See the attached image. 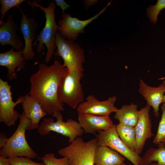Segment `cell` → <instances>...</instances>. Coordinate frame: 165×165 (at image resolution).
<instances>
[{"mask_svg":"<svg viewBox=\"0 0 165 165\" xmlns=\"http://www.w3.org/2000/svg\"><path fill=\"white\" fill-rule=\"evenodd\" d=\"M66 68L63 64L57 60L50 66L40 64L38 71L30 77L29 95L38 102L48 115L64 110V103L58 98V91Z\"/></svg>","mask_w":165,"mask_h":165,"instance_id":"cell-1","label":"cell"},{"mask_svg":"<svg viewBox=\"0 0 165 165\" xmlns=\"http://www.w3.org/2000/svg\"><path fill=\"white\" fill-rule=\"evenodd\" d=\"M28 4L33 8L35 7L39 8L45 13L46 23L42 30L38 35L33 42V47H36V51L40 53L43 49L44 45L47 48V52L45 58V61L48 63L51 60L55 50L57 48L55 36L59 30V26L55 21L54 10L57 6L55 1L50 2L47 7L39 5L36 0L33 3L27 1Z\"/></svg>","mask_w":165,"mask_h":165,"instance_id":"cell-2","label":"cell"},{"mask_svg":"<svg viewBox=\"0 0 165 165\" xmlns=\"http://www.w3.org/2000/svg\"><path fill=\"white\" fill-rule=\"evenodd\" d=\"M19 118L20 123L16 130L7 138L5 146L0 149V155L8 158H36L38 157L37 153L29 145L25 136L27 130H31V121L25 116L23 112L20 114Z\"/></svg>","mask_w":165,"mask_h":165,"instance_id":"cell-3","label":"cell"},{"mask_svg":"<svg viewBox=\"0 0 165 165\" xmlns=\"http://www.w3.org/2000/svg\"><path fill=\"white\" fill-rule=\"evenodd\" d=\"M84 71L75 69L69 72L66 68L58 87L59 100L73 109L84 101V94L80 81Z\"/></svg>","mask_w":165,"mask_h":165,"instance_id":"cell-4","label":"cell"},{"mask_svg":"<svg viewBox=\"0 0 165 165\" xmlns=\"http://www.w3.org/2000/svg\"><path fill=\"white\" fill-rule=\"evenodd\" d=\"M97 146L95 138L84 141L79 137L58 152L68 158L69 165H94V155Z\"/></svg>","mask_w":165,"mask_h":165,"instance_id":"cell-5","label":"cell"},{"mask_svg":"<svg viewBox=\"0 0 165 165\" xmlns=\"http://www.w3.org/2000/svg\"><path fill=\"white\" fill-rule=\"evenodd\" d=\"M52 116L57 119V121L55 122L51 118H43L37 129L40 135H46L54 131L68 138V142L71 143L77 137L83 135L84 130L76 121L69 118L64 122L61 112H57Z\"/></svg>","mask_w":165,"mask_h":165,"instance_id":"cell-6","label":"cell"},{"mask_svg":"<svg viewBox=\"0 0 165 165\" xmlns=\"http://www.w3.org/2000/svg\"><path fill=\"white\" fill-rule=\"evenodd\" d=\"M55 38L57 49L54 55L62 58L63 65L68 71L77 68L84 69L83 64L85 56L82 47L73 40L64 39L58 32Z\"/></svg>","mask_w":165,"mask_h":165,"instance_id":"cell-7","label":"cell"},{"mask_svg":"<svg viewBox=\"0 0 165 165\" xmlns=\"http://www.w3.org/2000/svg\"><path fill=\"white\" fill-rule=\"evenodd\" d=\"M98 146H108L128 160L133 165H141L142 158L135 151L130 149L122 141L113 124L107 130L95 134Z\"/></svg>","mask_w":165,"mask_h":165,"instance_id":"cell-8","label":"cell"},{"mask_svg":"<svg viewBox=\"0 0 165 165\" xmlns=\"http://www.w3.org/2000/svg\"><path fill=\"white\" fill-rule=\"evenodd\" d=\"M7 81L0 79V122L8 127L14 126L20 114L14 110L15 107L22 103L23 96H20L16 102L12 100L11 88Z\"/></svg>","mask_w":165,"mask_h":165,"instance_id":"cell-9","label":"cell"},{"mask_svg":"<svg viewBox=\"0 0 165 165\" xmlns=\"http://www.w3.org/2000/svg\"><path fill=\"white\" fill-rule=\"evenodd\" d=\"M111 2L96 15L87 20H82L72 17L70 13H65L62 15V18L58 22V33L65 39L76 40L79 34L84 32L86 26L97 19L106 9Z\"/></svg>","mask_w":165,"mask_h":165,"instance_id":"cell-10","label":"cell"},{"mask_svg":"<svg viewBox=\"0 0 165 165\" xmlns=\"http://www.w3.org/2000/svg\"><path fill=\"white\" fill-rule=\"evenodd\" d=\"M117 99L115 96L109 97L105 100L100 101L93 95H88L86 101L80 104L76 108L78 113H88L93 115L109 116L118 109L115 106Z\"/></svg>","mask_w":165,"mask_h":165,"instance_id":"cell-11","label":"cell"},{"mask_svg":"<svg viewBox=\"0 0 165 165\" xmlns=\"http://www.w3.org/2000/svg\"><path fill=\"white\" fill-rule=\"evenodd\" d=\"M20 10L22 17L19 29L23 35L25 42L23 56L26 60H31L36 56L33 50L32 44L38 35V25L33 18H27L21 9Z\"/></svg>","mask_w":165,"mask_h":165,"instance_id":"cell-12","label":"cell"},{"mask_svg":"<svg viewBox=\"0 0 165 165\" xmlns=\"http://www.w3.org/2000/svg\"><path fill=\"white\" fill-rule=\"evenodd\" d=\"M150 107L146 105L139 111V119L135 127V152L139 155L142 152L146 141L154 136L152 131V124L149 115Z\"/></svg>","mask_w":165,"mask_h":165,"instance_id":"cell-13","label":"cell"},{"mask_svg":"<svg viewBox=\"0 0 165 165\" xmlns=\"http://www.w3.org/2000/svg\"><path fill=\"white\" fill-rule=\"evenodd\" d=\"M78 120L85 133L95 134L108 130L113 125L109 116H98L88 113H78Z\"/></svg>","mask_w":165,"mask_h":165,"instance_id":"cell-14","label":"cell"},{"mask_svg":"<svg viewBox=\"0 0 165 165\" xmlns=\"http://www.w3.org/2000/svg\"><path fill=\"white\" fill-rule=\"evenodd\" d=\"M19 29L13 17L9 15L6 21L0 20V43L11 46L17 51L22 49L23 43L17 33Z\"/></svg>","mask_w":165,"mask_h":165,"instance_id":"cell-15","label":"cell"},{"mask_svg":"<svg viewBox=\"0 0 165 165\" xmlns=\"http://www.w3.org/2000/svg\"><path fill=\"white\" fill-rule=\"evenodd\" d=\"M139 92L145 99L147 105L152 107L155 116H159V106L163 103L165 93V85L162 83L158 87H153L146 83L142 79L139 81Z\"/></svg>","mask_w":165,"mask_h":165,"instance_id":"cell-16","label":"cell"},{"mask_svg":"<svg viewBox=\"0 0 165 165\" xmlns=\"http://www.w3.org/2000/svg\"><path fill=\"white\" fill-rule=\"evenodd\" d=\"M13 49L12 48L0 53V65L7 68L8 80L16 79L17 75L15 72V68H17L18 71L23 69L26 65V60L23 56L24 48L16 51H14Z\"/></svg>","mask_w":165,"mask_h":165,"instance_id":"cell-17","label":"cell"},{"mask_svg":"<svg viewBox=\"0 0 165 165\" xmlns=\"http://www.w3.org/2000/svg\"><path fill=\"white\" fill-rule=\"evenodd\" d=\"M22 103L24 115L31 121V130L37 129L41 119L47 114L38 102L29 94L23 96Z\"/></svg>","mask_w":165,"mask_h":165,"instance_id":"cell-18","label":"cell"},{"mask_svg":"<svg viewBox=\"0 0 165 165\" xmlns=\"http://www.w3.org/2000/svg\"><path fill=\"white\" fill-rule=\"evenodd\" d=\"M126 159L118 152L109 147L97 146L94 156V164L114 165L124 163Z\"/></svg>","mask_w":165,"mask_h":165,"instance_id":"cell-19","label":"cell"},{"mask_svg":"<svg viewBox=\"0 0 165 165\" xmlns=\"http://www.w3.org/2000/svg\"><path fill=\"white\" fill-rule=\"evenodd\" d=\"M138 105L131 103L129 105H123L115 112L114 118L119 123L135 127L139 119Z\"/></svg>","mask_w":165,"mask_h":165,"instance_id":"cell-20","label":"cell"},{"mask_svg":"<svg viewBox=\"0 0 165 165\" xmlns=\"http://www.w3.org/2000/svg\"><path fill=\"white\" fill-rule=\"evenodd\" d=\"M157 148H150L143 157L141 165H149L156 162L155 165H165V145H158Z\"/></svg>","mask_w":165,"mask_h":165,"instance_id":"cell-21","label":"cell"},{"mask_svg":"<svg viewBox=\"0 0 165 165\" xmlns=\"http://www.w3.org/2000/svg\"><path fill=\"white\" fill-rule=\"evenodd\" d=\"M116 129L122 141L130 149L135 151L136 134L135 127L119 123L116 125Z\"/></svg>","mask_w":165,"mask_h":165,"instance_id":"cell-22","label":"cell"},{"mask_svg":"<svg viewBox=\"0 0 165 165\" xmlns=\"http://www.w3.org/2000/svg\"><path fill=\"white\" fill-rule=\"evenodd\" d=\"M162 114L159 122L157 133L153 141V143L158 145H165V104L161 107Z\"/></svg>","mask_w":165,"mask_h":165,"instance_id":"cell-23","label":"cell"},{"mask_svg":"<svg viewBox=\"0 0 165 165\" xmlns=\"http://www.w3.org/2000/svg\"><path fill=\"white\" fill-rule=\"evenodd\" d=\"M165 9V0H158L155 5H152L147 9V14L151 21L155 24L160 11Z\"/></svg>","mask_w":165,"mask_h":165,"instance_id":"cell-24","label":"cell"},{"mask_svg":"<svg viewBox=\"0 0 165 165\" xmlns=\"http://www.w3.org/2000/svg\"><path fill=\"white\" fill-rule=\"evenodd\" d=\"M26 0H0L1 8L0 9L1 14V20L2 21L4 16L7 11L13 7H17L21 9L20 5Z\"/></svg>","mask_w":165,"mask_h":165,"instance_id":"cell-25","label":"cell"},{"mask_svg":"<svg viewBox=\"0 0 165 165\" xmlns=\"http://www.w3.org/2000/svg\"><path fill=\"white\" fill-rule=\"evenodd\" d=\"M40 159L46 165H69L68 159L66 157L57 158L52 153H47Z\"/></svg>","mask_w":165,"mask_h":165,"instance_id":"cell-26","label":"cell"},{"mask_svg":"<svg viewBox=\"0 0 165 165\" xmlns=\"http://www.w3.org/2000/svg\"><path fill=\"white\" fill-rule=\"evenodd\" d=\"M11 165H46L44 162L36 163L27 157L8 158Z\"/></svg>","mask_w":165,"mask_h":165,"instance_id":"cell-27","label":"cell"},{"mask_svg":"<svg viewBox=\"0 0 165 165\" xmlns=\"http://www.w3.org/2000/svg\"><path fill=\"white\" fill-rule=\"evenodd\" d=\"M55 2L57 5L60 6L61 9L62 11V15L64 14V11L71 6L64 0H55Z\"/></svg>","mask_w":165,"mask_h":165,"instance_id":"cell-28","label":"cell"},{"mask_svg":"<svg viewBox=\"0 0 165 165\" xmlns=\"http://www.w3.org/2000/svg\"><path fill=\"white\" fill-rule=\"evenodd\" d=\"M7 138L5 134L0 132V149L3 148L6 145L7 142Z\"/></svg>","mask_w":165,"mask_h":165,"instance_id":"cell-29","label":"cell"},{"mask_svg":"<svg viewBox=\"0 0 165 165\" xmlns=\"http://www.w3.org/2000/svg\"><path fill=\"white\" fill-rule=\"evenodd\" d=\"M0 165H11L9 158L6 156L0 155Z\"/></svg>","mask_w":165,"mask_h":165,"instance_id":"cell-30","label":"cell"},{"mask_svg":"<svg viewBox=\"0 0 165 165\" xmlns=\"http://www.w3.org/2000/svg\"><path fill=\"white\" fill-rule=\"evenodd\" d=\"M98 2L97 0H86L84 1L85 6L86 8H88L90 6L96 4Z\"/></svg>","mask_w":165,"mask_h":165,"instance_id":"cell-31","label":"cell"},{"mask_svg":"<svg viewBox=\"0 0 165 165\" xmlns=\"http://www.w3.org/2000/svg\"><path fill=\"white\" fill-rule=\"evenodd\" d=\"M165 79V77H164V78L163 77L162 78L160 79ZM162 83L163 84V85H165V80H164L163 81ZM162 103L165 104V93L164 95L163 98V100Z\"/></svg>","mask_w":165,"mask_h":165,"instance_id":"cell-32","label":"cell"},{"mask_svg":"<svg viewBox=\"0 0 165 165\" xmlns=\"http://www.w3.org/2000/svg\"><path fill=\"white\" fill-rule=\"evenodd\" d=\"M94 165H100L94 164ZM114 165H126L124 163H121V164Z\"/></svg>","mask_w":165,"mask_h":165,"instance_id":"cell-33","label":"cell"},{"mask_svg":"<svg viewBox=\"0 0 165 165\" xmlns=\"http://www.w3.org/2000/svg\"><path fill=\"white\" fill-rule=\"evenodd\" d=\"M155 163H150L149 165H155Z\"/></svg>","mask_w":165,"mask_h":165,"instance_id":"cell-34","label":"cell"}]
</instances>
